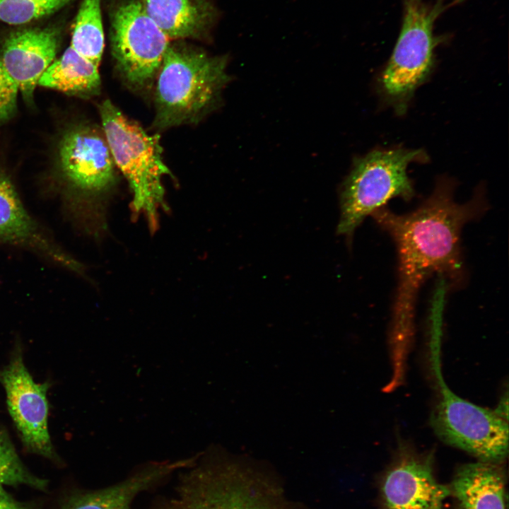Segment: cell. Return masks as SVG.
Instances as JSON below:
<instances>
[{
	"instance_id": "cell-1",
	"label": "cell",
	"mask_w": 509,
	"mask_h": 509,
	"mask_svg": "<svg viewBox=\"0 0 509 509\" xmlns=\"http://www.w3.org/2000/svg\"><path fill=\"white\" fill-rule=\"evenodd\" d=\"M453 189L452 182L442 178L414 211L400 215L382 207L371 215L391 235L398 255V281L389 338L395 370L406 368L414 335L416 302L422 284L433 274L450 280L460 278L461 230L486 209L481 192L459 204L453 198Z\"/></svg>"
},
{
	"instance_id": "cell-2",
	"label": "cell",
	"mask_w": 509,
	"mask_h": 509,
	"mask_svg": "<svg viewBox=\"0 0 509 509\" xmlns=\"http://www.w3.org/2000/svg\"><path fill=\"white\" fill-rule=\"evenodd\" d=\"M59 160L66 185L64 216L82 234L100 238L107 228V199L117 182L103 129L83 125L68 131L60 143Z\"/></svg>"
},
{
	"instance_id": "cell-3",
	"label": "cell",
	"mask_w": 509,
	"mask_h": 509,
	"mask_svg": "<svg viewBox=\"0 0 509 509\" xmlns=\"http://www.w3.org/2000/svg\"><path fill=\"white\" fill-rule=\"evenodd\" d=\"M226 66V57L169 45L156 78L154 125L167 129L197 123L209 113L230 81Z\"/></svg>"
},
{
	"instance_id": "cell-4",
	"label": "cell",
	"mask_w": 509,
	"mask_h": 509,
	"mask_svg": "<svg viewBox=\"0 0 509 509\" xmlns=\"http://www.w3.org/2000/svg\"><path fill=\"white\" fill-rule=\"evenodd\" d=\"M103 131L115 165L127 180L136 213L146 216L152 230L157 227L158 209H165L162 178L171 175L163 160L159 136L148 134L109 100L100 105Z\"/></svg>"
},
{
	"instance_id": "cell-5",
	"label": "cell",
	"mask_w": 509,
	"mask_h": 509,
	"mask_svg": "<svg viewBox=\"0 0 509 509\" xmlns=\"http://www.w3.org/2000/svg\"><path fill=\"white\" fill-rule=\"evenodd\" d=\"M464 0H402L400 32L392 55L382 71L379 90L396 112L403 114L416 89L429 76L434 65V51L442 41L434 34L437 19Z\"/></svg>"
},
{
	"instance_id": "cell-6",
	"label": "cell",
	"mask_w": 509,
	"mask_h": 509,
	"mask_svg": "<svg viewBox=\"0 0 509 509\" xmlns=\"http://www.w3.org/2000/svg\"><path fill=\"white\" fill-rule=\"evenodd\" d=\"M427 158L421 149L399 148L374 150L356 159L341 189L337 233L349 238L365 217L390 199H411L414 191L407 167Z\"/></svg>"
},
{
	"instance_id": "cell-7",
	"label": "cell",
	"mask_w": 509,
	"mask_h": 509,
	"mask_svg": "<svg viewBox=\"0 0 509 509\" xmlns=\"http://www.w3.org/2000/svg\"><path fill=\"white\" fill-rule=\"evenodd\" d=\"M187 475L160 509H300L276 481L250 469L202 467Z\"/></svg>"
},
{
	"instance_id": "cell-8",
	"label": "cell",
	"mask_w": 509,
	"mask_h": 509,
	"mask_svg": "<svg viewBox=\"0 0 509 509\" xmlns=\"http://www.w3.org/2000/svg\"><path fill=\"white\" fill-rule=\"evenodd\" d=\"M438 389L430 423L444 443L479 461L501 464L508 453V422L489 410L466 401L444 381L440 361L431 362Z\"/></svg>"
},
{
	"instance_id": "cell-9",
	"label": "cell",
	"mask_w": 509,
	"mask_h": 509,
	"mask_svg": "<svg viewBox=\"0 0 509 509\" xmlns=\"http://www.w3.org/2000/svg\"><path fill=\"white\" fill-rule=\"evenodd\" d=\"M110 42L117 69L132 88L149 86L161 66L169 38L141 0H124L110 11Z\"/></svg>"
},
{
	"instance_id": "cell-10",
	"label": "cell",
	"mask_w": 509,
	"mask_h": 509,
	"mask_svg": "<svg viewBox=\"0 0 509 509\" xmlns=\"http://www.w3.org/2000/svg\"><path fill=\"white\" fill-rule=\"evenodd\" d=\"M0 382L6 392L8 411L24 445L34 452L52 458L54 452L47 423L49 384L33 380L20 353L0 370Z\"/></svg>"
},
{
	"instance_id": "cell-11",
	"label": "cell",
	"mask_w": 509,
	"mask_h": 509,
	"mask_svg": "<svg viewBox=\"0 0 509 509\" xmlns=\"http://www.w3.org/2000/svg\"><path fill=\"white\" fill-rule=\"evenodd\" d=\"M0 245L25 250L62 269L84 276V265L26 209L11 180L0 174Z\"/></svg>"
},
{
	"instance_id": "cell-12",
	"label": "cell",
	"mask_w": 509,
	"mask_h": 509,
	"mask_svg": "<svg viewBox=\"0 0 509 509\" xmlns=\"http://www.w3.org/2000/svg\"><path fill=\"white\" fill-rule=\"evenodd\" d=\"M449 486L435 478L433 457L402 446L382 476L380 509H444Z\"/></svg>"
},
{
	"instance_id": "cell-13",
	"label": "cell",
	"mask_w": 509,
	"mask_h": 509,
	"mask_svg": "<svg viewBox=\"0 0 509 509\" xmlns=\"http://www.w3.org/2000/svg\"><path fill=\"white\" fill-rule=\"evenodd\" d=\"M57 47L58 34L52 28L18 30L4 40L0 61L28 100L41 76L54 61Z\"/></svg>"
},
{
	"instance_id": "cell-14",
	"label": "cell",
	"mask_w": 509,
	"mask_h": 509,
	"mask_svg": "<svg viewBox=\"0 0 509 509\" xmlns=\"http://www.w3.org/2000/svg\"><path fill=\"white\" fill-rule=\"evenodd\" d=\"M449 488L460 509H507L505 476L500 464H462Z\"/></svg>"
},
{
	"instance_id": "cell-15",
	"label": "cell",
	"mask_w": 509,
	"mask_h": 509,
	"mask_svg": "<svg viewBox=\"0 0 509 509\" xmlns=\"http://www.w3.org/2000/svg\"><path fill=\"white\" fill-rule=\"evenodd\" d=\"M146 12L169 39L201 38L216 18L211 0H141Z\"/></svg>"
},
{
	"instance_id": "cell-16",
	"label": "cell",
	"mask_w": 509,
	"mask_h": 509,
	"mask_svg": "<svg viewBox=\"0 0 509 509\" xmlns=\"http://www.w3.org/2000/svg\"><path fill=\"white\" fill-rule=\"evenodd\" d=\"M175 469L172 464L153 465L112 486L72 497L64 509H131L136 496Z\"/></svg>"
},
{
	"instance_id": "cell-17",
	"label": "cell",
	"mask_w": 509,
	"mask_h": 509,
	"mask_svg": "<svg viewBox=\"0 0 509 509\" xmlns=\"http://www.w3.org/2000/svg\"><path fill=\"white\" fill-rule=\"evenodd\" d=\"M37 85L71 95L90 97L100 93L101 81L98 66L69 47L46 69Z\"/></svg>"
},
{
	"instance_id": "cell-18",
	"label": "cell",
	"mask_w": 509,
	"mask_h": 509,
	"mask_svg": "<svg viewBox=\"0 0 509 509\" xmlns=\"http://www.w3.org/2000/svg\"><path fill=\"white\" fill-rule=\"evenodd\" d=\"M104 46L100 0H83L74 23L70 47L98 66Z\"/></svg>"
},
{
	"instance_id": "cell-19",
	"label": "cell",
	"mask_w": 509,
	"mask_h": 509,
	"mask_svg": "<svg viewBox=\"0 0 509 509\" xmlns=\"http://www.w3.org/2000/svg\"><path fill=\"white\" fill-rule=\"evenodd\" d=\"M0 484L25 485L43 490L47 481L31 474L23 465L8 437L0 431Z\"/></svg>"
},
{
	"instance_id": "cell-20",
	"label": "cell",
	"mask_w": 509,
	"mask_h": 509,
	"mask_svg": "<svg viewBox=\"0 0 509 509\" xmlns=\"http://www.w3.org/2000/svg\"><path fill=\"white\" fill-rule=\"evenodd\" d=\"M70 0H0V21L24 24L51 14Z\"/></svg>"
},
{
	"instance_id": "cell-21",
	"label": "cell",
	"mask_w": 509,
	"mask_h": 509,
	"mask_svg": "<svg viewBox=\"0 0 509 509\" xmlns=\"http://www.w3.org/2000/svg\"><path fill=\"white\" fill-rule=\"evenodd\" d=\"M18 88L0 61V124L11 118L16 108Z\"/></svg>"
},
{
	"instance_id": "cell-22",
	"label": "cell",
	"mask_w": 509,
	"mask_h": 509,
	"mask_svg": "<svg viewBox=\"0 0 509 509\" xmlns=\"http://www.w3.org/2000/svg\"><path fill=\"white\" fill-rule=\"evenodd\" d=\"M0 509H29L28 507L13 498L0 484Z\"/></svg>"
},
{
	"instance_id": "cell-23",
	"label": "cell",
	"mask_w": 509,
	"mask_h": 509,
	"mask_svg": "<svg viewBox=\"0 0 509 509\" xmlns=\"http://www.w3.org/2000/svg\"><path fill=\"white\" fill-rule=\"evenodd\" d=\"M508 391L500 399L496 408L493 412L501 419L508 422Z\"/></svg>"
}]
</instances>
